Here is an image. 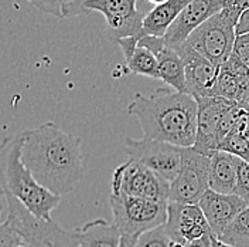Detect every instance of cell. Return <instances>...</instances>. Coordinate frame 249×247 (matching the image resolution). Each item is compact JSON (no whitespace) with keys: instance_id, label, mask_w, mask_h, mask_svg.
I'll use <instances>...</instances> for the list:
<instances>
[{"instance_id":"cell-1","label":"cell","mask_w":249,"mask_h":247,"mask_svg":"<svg viewBox=\"0 0 249 247\" xmlns=\"http://www.w3.org/2000/svg\"><path fill=\"white\" fill-rule=\"evenodd\" d=\"M21 159L33 176L55 195L72 192L84 178L81 139L46 123L23 132Z\"/></svg>"},{"instance_id":"cell-2","label":"cell","mask_w":249,"mask_h":247,"mask_svg":"<svg viewBox=\"0 0 249 247\" xmlns=\"http://www.w3.org/2000/svg\"><path fill=\"white\" fill-rule=\"evenodd\" d=\"M127 114L139 121L146 138L181 148L196 142L198 103L191 94L170 88H159L149 97L138 93L127 107Z\"/></svg>"},{"instance_id":"cell-3","label":"cell","mask_w":249,"mask_h":247,"mask_svg":"<svg viewBox=\"0 0 249 247\" xmlns=\"http://www.w3.org/2000/svg\"><path fill=\"white\" fill-rule=\"evenodd\" d=\"M23 132L6 138L1 146V192L15 196L34 216L51 220V213L61 202V196L41 185L21 159Z\"/></svg>"},{"instance_id":"cell-4","label":"cell","mask_w":249,"mask_h":247,"mask_svg":"<svg viewBox=\"0 0 249 247\" xmlns=\"http://www.w3.org/2000/svg\"><path fill=\"white\" fill-rule=\"evenodd\" d=\"M7 203V216L3 227L15 232L21 245L29 247H79L77 230H65L51 220L34 216L15 196L4 195Z\"/></svg>"},{"instance_id":"cell-5","label":"cell","mask_w":249,"mask_h":247,"mask_svg":"<svg viewBox=\"0 0 249 247\" xmlns=\"http://www.w3.org/2000/svg\"><path fill=\"white\" fill-rule=\"evenodd\" d=\"M109 205L113 223L122 236L138 239L142 233L166 225L169 202L135 198L124 193H110Z\"/></svg>"},{"instance_id":"cell-6","label":"cell","mask_w":249,"mask_h":247,"mask_svg":"<svg viewBox=\"0 0 249 247\" xmlns=\"http://www.w3.org/2000/svg\"><path fill=\"white\" fill-rule=\"evenodd\" d=\"M238 19V16L224 7L217 15L202 23L197 30L193 31L186 44L210 59L214 64L221 65L232 54Z\"/></svg>"},{"instance_id":"cell-7","label":"cell","mask_w":249,"mask_h":247,"mask_svg":"<svg viewBox=\"0 0 249 247\" xmlns=\"http://www.w3.org/2000/svg\"><path fill=\"white\" fill-rule=\"evenodd\" d=\"M110 193H124L149 201L169 202L170 182L155 170L129 158L113 170Z\"/></svg>"},{"instance_id":"cell-8","label":"cell","mask_w":249,"mask_h":247,"mask_svg":"<svg viewBox=\"0 0 249 247\" xmlns=\"http://www.w3.org/2000/svg\"><path fill=\"white\" fill-rule=\"evenodd\" d=\"M210 156L193 146L183 148V162L177 176L170 182L169 202L198 203L210 189Z\"/></svg>"},{"instance_id":"cell-9","label":"cell","mask_w":249,"mask_h":247,"mask_svg":"<svg viewBox=\"0 0 249 247\" xmlns=\"http://www.w3.org/2000/svg\"><path fill=\"white\" fill-rule=\"evenodd\" d=\"M124 151L129 158L155 170L169 182L177 176L183 162L181 146L146 137L140 139L127 137L124 139Z\"/></svg>"},{"instance_id":"cell-10","label":"cell","mask_w":249,"mask_h":247,"mask_svg":"<svg viewBox=\"0 0 249 247\" xmlns=\"http://www.w3.org/2000/svg\"><path fill=\"white\" fill-rule=\"evenodd\" d=\"M166 229L173 240L184 245L202 243L211 247L217 237L198 203L169 202Z\"/></svg>"},{"instance_id":"cell-11","label":"cell","mask_w":249,"mask_h":247,"mask_svg":"<svg viewBox=\"0 0 249 247\" xmlns=\"http://www.w3.org/2000/svg\"><path fill=\"white\" fill-rule=\"evenodd\" d=\"M85 9L99 12L108 21V37L118 41L124 37H142L146 13L138 10L136 0H87Z\"/></svg>"},{"instance_id":"cell-12","label":"cell","mask_w":249,"mask_h":247,"mask_svg":"<svg viewBox=\"0 0 249 247\" xmlns=\"http://www.w3.org/2000/svg\"><path fill=\"white\" fill-rule=\"evenodd\" d=\"M196 100L198 103V117H197V135L193 148L205 156H211L218 149V124L221 121L222 115L236 103L219 95L200 97Z\"/></svg>"},{"instance_id":"cell-13","label":"cell","mask_w":249,"mask_h":247,"mask_svg":"<svg viewBox=\"0 0 249 247\" xmlns=\"http://www.w3.org/2000/svg\"><path fill=\"white\" fill-rule=\"evenodd\" d=\"M225 7V0H191L164 34V41L173 48L184 44L190 34L210 17Z\"/></svg>"},{"instance_id":"cell-14","label":"cell","mask_w":249,"mask_h":247,"mask_svg":"<svg viewBox=\"0 0 249 247\" xmlns=\"http://www.w3.org/2000/svg\"><path fill=\"white\" fill-rule=\"evenodd\" d=\"M186 62V80L188 94L194 98L217 95V80L219 65L204 57L186 43L177 48Z\"/></svg>"},{"instance_id":"cell-15","label":"cell","mask_w":249,"mask_h":247,"mask_svg":"<svg viewBox=\"0 0 249 247\" xmlns=\"http://www.w3.org/2000/svg\"><path fill=\"white\" fill-rule=\"evenodd\" d=\"M139 44L149 47L157 57L160 80L176 91L188 94L186 80V62L180 53L169 44L163 37L143 36Z\"/></svg>"},{"instance_id":"cell-16","label":"cell","mask_w":249,"mask_h":247,"mask_svg":"<svg viewBox=\"0 0 249 247\" xmlns=\"http://www.w3.org/2000/svg\"><path fill=\"white\" fill-rule=\"evenodd\" d=\"M198 205L217 237L224 233L238 213L248 206L236 193H219L213 189H208L202 195Z\"/></svg>"},{"instance_id":"cell-17","label":"cell","mask_w":249,"mask_h":247,"mask_svg":"<svg viewBox=\"0 0 249 247\" xmlns=\"http://www.w3.org/2000/svg\"><path fill=\"white\" fill-rule=\"evenodd\" d=\"M249 67L235 54L219 65L217 80V95L238 103L248 90Z\"/></svg>"},{"instance_id":"cell-18","label":"cell","mask_w":249,"mask_h":247,"mask_svg":"<svg viewBox=\"0 0 249 247\" xmlns=\"http://www.w3.org/2000/svg\"><path fill=\"white\" fill-rule=\"evenodd\" d=\"M210 189L219 193H235L241 158L217 149L210 156Z\"/></svg>"},{"instance_id":"cell-19","label":"cell","mask_w":249,"mask_h":247,"mask_svg":"<svg viewBox=\"0 0 249 247\" xmlns=\"http://www.w3.org/2000/svg\"><path fill=\"white\" fill-rule=\"evenodd\" d=\"M191 0H167L147 12L143 20L142 37L143 36H157L164 37L173 21L178 17L181 10Z\"/></svg>"},{"instance_id":"cell-20","label":"cell","mask_w":249,"mask_h":247,"mask_svg":"<svg viewBox=\"0 0 249 247\" xmlns=\"http://www.w3.org/2000/svg\"><path fill=\"white\" fill-rule=\"evenodd\" d=\"M79 247H119L122 233L115 223H108L104 219H93L87 222L77 230Z\"/></svg>"},{"instance_id":"cell-21","label":"cell","mask_w":249,"mask_h":247,"mask_svg":"<svg viewBox=\"0 0 249 247\" xmlns=\"http://www.w3.org/2000/svg\"><path fill=\"white\" fill-rule=\"evenodd\" d=\"M124 60H126V65L130 73H133L136 76H144V77L160 80L157 57L149 47L142 46L138 43V47L133 50V53L129 57H126Z\"/></svg>"},{"instance_id":"cell-22","label":"cell","mask_w":249,"mask_h":247,"mask_svg":"<svg viewBox=\"0 0 249 247\" xmlns=\"http://www.w3.org/2000/svg\"><path fill=\"white\" fill-rule=\"evenodd\" d=\"M43 13L57 17L58 20H64L68 17L82 15L88 12L85 9L87 0H29Z\"/></svg>"},{"instance_id":"cell-23","label":"cell","mask_w":249,"mask_h":247,"mask_svg":"<svg viewBox=\"0 0 249 247\" xmlns=\"http://www.w3.org/2000/svg\"><path fill=\"white\" fill-rule=\"evenodd\" d=\"M218 239L233 247H249V205L238 213Z\"/></svg>"},{"instance_id":"cell-24","label":"cell","mask_w":249,"mask_h":247,"mask_svg":"<svg viewBox=\"0 0 249 247\" xmlns=\"http://www.w3.org/2000/svg\"><path fill=\"white\" fill-rule=\"evenodd\" d=\"M218 149L236 155L241 159L247 161L249 156V137L239 129H233L218 145Z\"/></svg>"},{"instance_id":"cell-25","label":"cell","mask_w":249,"mask_h":247,"mask_svg":"<svg viewBox=\"0 0 249 247\" xmlns=\"http://www.w3.org/2000/svg\"><path fill=\"white\" fill-rule=\"evenodd\" d=\"M170 242L171 237L167 233L166 225H161L142 233L136 240L135 247H170Z\"/></svg>"},{"instance_id":"cell-26","label":"cell","mask_w":249,"mask_h":247,"mask_svg":"<svg viewBox=\"0 0 249 247\" xmlns=\"http://www.w3.org/2000/svg\"><path fill=\"white\" fill-rule=\"evenodd\" d=\"M232 54H235L241 62H244L249 67V33L236 36Z\"/></svg>"},{"instance_id":"cell-27","label":"cell","mask_w":249,"mask_h":247,"mask_svg":"<svg viewBox=\"0 0 249 247\" xmlns=\"http://www.w3.org/2000/svg\"><path fill=\"white\" fill-rule=\"evenodd\" d=\"M245 33H249V9L242 12V15L239 16L238 23H236V36L245 34Z\"/></svg>"},{"instance_id":"cell-28","label":"cell","mask_w":249,"mask_h":247,"mask_svg":"<svg viewBox=\"0 0 249 247\" xmlns=\"http://www.w3.org/2000/svg\"><path fill=\"white\" fill-rule=\"evenodd\" d=\"M228 10H231L233 15H236L238 17L242 15V12H245L247 9H249V0H235L231 7H227Z\"/></svg>"},{"instance_id":"cell-29","label":"cell","mask_w":249,"mask_h":247,"mask_svg":"<svg viewBox=\"0 0 249 247\" xmlns=\"http://www.w3.org/2000/svg\"><path fill=\"white\" fill-rule=\"evenodd\" d=\"M241 108H244V109H248L249 111V85H248V90L245 91V94L241 97V100L236 103Z\"/></svg>"},{"instance_id":"cell-30","label":"cell","mask_w":249,"mask_h":247,"mask_svg":"<svg viewBox=\"0 0 249 247\" xmlns=\"http://www.w3.org/2000/svg\"><path fill=\"white\" fill-rule=\"evenodd\" d=\"M136 240H138V239L127 237V236H122L119 247H135V245H136Z\"/></svg>"},{"instance_id":"cell-31","label":"cell","mask_w":249,"mask_h":247,"mask_svg":"<svg viewBox=\"0 0 249 247\" xmlns=\"http://www.w3.org/2000/svg\"><path fill=\"white\" fill-rule=\"evenodd\" d=\"M211 247H233V246H231V245H227V243L221 242L218 237H215V239L213 240V246Z\"/></svg>"},{"instance_id":"cell-32","label":"cell","mask_w":249,"mask_h":247,"mask_svg":"<svg viewBox=\"0 0 249 247\" xmlns=\"http://www.w3.org/2000/svg\"><path fill=\"white\" fill-rule=\"evenodd\" d=\"M170 247H187V245H184V243H181V242H177V240H173V239H171Z\"/></svg>"},{"instance_id":"cell-33","label":"cell","mask_w":249,"mask_h":247,"mask_svg":"<svg viewBox=\"0 0 249 247\" xmlns=\"http://www.w3.org/2000/svg\"><path fill=\"white\" fill-rule=\"evenodd\" d=\"M187 247H208V246H205V245H202V243H190V245H187Z\"/></svg>"},{"instance_id":"cell-34","label":"cell","mask_w":249,"mask_h":247,"mask_svg":"<svg viewBox=\"0 0 249 247\" xmlns=\"http://www.w3.org/2000/svg\"><path fill=\"white\" fill-rule=\"evenodd\" d=\"M147 1H150L152 4H161V3H164V1H167V0H147Z\"/></svg>"},{"instance_id":"cell-35","label":"cell","mask_w":249,"mask_h":247,"mask_svg":"<svg viewBox=\"0 0 249 247\" xmlns=\"http://www.w3.org/2000/svg\"><path fill=\"white\" fill-rule=\"evenodd\" d=\"M245 134L249 137V115H248V123H247V129H245Z\"/></svg>"},{"instance_id":"cell-36","label":"cell","mask_w":249,"mask_h":247,"mask_svg":"<svg viewBox=\"0 0 249 247\" xmlns=\"http://www.w3.org/2000/svg\"><path fill=\"white\" fill-rule=\"evenodd\" d=\"M15 247H29V246H26V245H18V246H15Z\"/></svg>"}]
</instances>
